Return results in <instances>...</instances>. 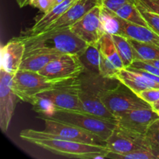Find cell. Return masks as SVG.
Segmentation results:
<instances>
[{"label":"cell","instance_id":"obj_1","mask_svg":"<svg viewBox=\"0 0 159 159\" xmlns=\"http://www.w3.org/2000/svg\"><path fill=\"white\" fill-rule=\"evenodd\" d=\"M20 137L24 141L48 150L54 155L74 158H106L110 150L106 146L85 144L63 139L43 130L26 129L20 131Z\"/></svg>","mask_w":159,"mask_h":159},{"label":"cell","instance_id":"obj_2","mask_svg":"<svg viewBox=\"0 0 159 159\" xmlns=\"http://www.w3.org/2000/svg\"><path fill=\"white\" fill-rule=\"evenodd\" d=\"M20 38L26 47L25 56L34 54H75L80 55L87 47L85 41L78 37L69 28L55 30L34 36Z\"/></svg>","mask_w":159,"mask_h":159},{"label":"cell","instance_id":"obj_3","mask_svg":"<svg viewBox=\"0 0 159 159\" xmlns=\"http://www.w3.org/2000/svg\"><path fill=\"white\" fill-rule=\"evenodd\" d=\"M78 79L80 85L79 99L83 112L116 124V117L102 103V96L107 90L115 86L119 80L107 79L85 71Z\"/></svg>","mask_w":159,"mask_h":159},{"label":"cell","instance_id":"obj_4","mask_svg":"<svg viewBox=\"0 0 159 159\" xmlns=\"http://www.w3.org/2000/svg\"><path fill=\"white\" fill-rule=\"evenodd\" d=\"M63 82L49 79L39 72L19 70L12 78V89L19 99L30 103L34 96L53 89Z\"/></svg>","mask_w":159,"mask_h":159},{"label":"cell","instance_id":"obj_5","mask_svg":"<svg viewBox=\"0 0 159 159\" xmlns=\"http://www.w3.org/2000/svg\"><path fill=\"white\" fill-rule=\"evenodd\" d=\"M47 117L77 126L100 137L105 141L116 126V123L82 111L57 110Z\"/></svg>","mask_w":159,"mask_h":159},{"label":"cell","instance_id":"obj_6","mask_svg":"<svg viewBox=\"0 0 159 159\" xmlns=\"http://www.w3.org/2000/svg\"><path fill=\"white\" fill-rule=\"evenodd\" d=\"M102 102L115 117L129 110L152 108L150 104L143 100L120 81L115 86L109 89L103 93Z\"/></svg>","mask_w":159,"mask_h":159},{"label":"cell","instance_id":"obj_7","mask_svg":"<svg viewBox=\"0 0 159 159\" xmlns=\"http://www.w3.org/2000/svg\"><path fill=\"white\" fill-rule=\"evenodd\" d=\"M106 147L110 152L118 155H124L143 148L159 152L158 146L149 141L145 135L134 133L118 125L106 141Z\"/></svg>","mask_w":159,"mask_h":159},{"label":"cell","instance_id":"obj_8","mask_svg":"<svg viewBox=\"0 0 159 159\" xmlns=\"http://www.w3.org/2000/svg\"><path fill=\"white\" fill-rule=\"evenodd\" d=\"M37 118L44 122L43 131L46 133L70 141L106 146V141L100 137L77 126L51 119L43 115H39Z\"/></svg>","mask_w":159,"mask_h":159},{"label":"cell","instance_id":"obj_9","mask_svg":"<svg viewBox=\"0 0 159 159\" xmlns=\"http://www.w3.org/2000/svg\"><path fill=\"white\" fill-rule=\"evenodd\" d=\"M79 79L67 80L54 89L40 93L37 96L51 100L57 110L82 111V102L79 99Z\"/></svg>","mask_w":159,"mask_h":159},{"label":"cell","instance_id":"obj_10","mask_svg":"<svg viewBox=\"0 0 159 159\" xmlns=\"http://www.w3.org/2000/svg\"><path fill=\"white\" fill-rule=\"evenodd\" d=\"M84 71L79 54H64L48 63L39 73L51 79L66 81L78 79Z\"/></svg>","mask_w":159,"mask_h":159},{"label":"cell","instance_id":"obj_11","mask_svg":"<svg viewBox=\"0 0 159 159\" xmlns=\"http://www.w3.org/2000/svg\"><path fill=\"white\" fill-rule=\"evenodd\" d=\"M73 33L87 44L99 43L105 31L101 21V6H95L70 27Z\"/></svg>","mask_w":159,"mask_h":159},{"label":"cell","instance_id":"obj_12","mask_svg":"<svg viewBox=\"0 0 159 159\" xmlns=\"http://www.w3.org/2000/svg\"><path fill=\"white\" fill-rule=\"evenodd\" d=\"M13 75L0 69V128L2 132L8 130L19 99L12 89Z\"/></svg>","mask_w":159,"mask_h":159},{"label":"cell","instance_id":"obj_13","mask_svg":"<svg viewBox=\"0 0 159 159\" xmlns=\"http://www.w3.org/2000/svg\"><path fill=\"white\" fill-rule=\"evenodd\" d=\"M159 116L152 108H141L129 110L116 117V125L127 130L145 135L151 124Z\"/></svg>","mask_w":159,"mask_h":159},{"label":"cell","instance_id":"obj_14","mask_svg":"<svg viewBox=\"0 0 159 159\" xmlns=\"http://www.w3.org/2000/svg\"><path fill=\"white\" fill-rule=\"evenodd\" d=\"M98 5H100L99 0H76L58 19L45 28L41 33L71 27Z\"/></svg>","mask_w":159,"mask_h":159},{"label":"cell","instance_id":"obj_15","mask_svg":"<svg viewBox=\"0 0 159 159\" xmlns=\"http://www.w3.org/2000/svg\"><path fill=\"white\" fill-rule=\"evenodd\" d=\"M25 51V43L20 37L9 40L2 48L1 68L10 74L15 75L20 70Z\"/></svg>","mask_w":159,"mask_h":159},{"label":"cell","instance_id":"obj_16","mask_svg":"<svg viewBox=\"0 0 159 159\" xmlns=\"http://www.w3.org/2000/svg\"><path fill=\"white\" fill-rule=\"evenodd\" d=\"M120 20L123 36L159 48V35L151 28L129 23L120 17Z\"/></svg>","mask_w":159,"mask_h":159},{"label":"cell","instance_id":"obj_17","mask_svg":"<svg viewBox=\"0 0 159 159\" xmlns=\"http://www.w3.org/2000/svg\"><path fill=\"white\" fill-rule=\"evenodd\" d=\"M75 1L76 0H65L53 8L51 11L47 13H43V16L36 19L35 23L33 25L32 27L22 35L34 36L40 34L45 28L58 19Z\"/></svg>","mask_w":159,"mask_h":159},{"label":"cell","instance_id":"obj_18","mask_svg":"<svg viewBox=\"0 0 159 159\" xmlns=\"http://www.w3.org/2000/svg\"><path fill=\"white\" fill-rule=\"evenodd\" d=\"M60 55L61 54L42 53V54H34L25 56L20 65V70L40 72L48 63L52 61Z\"/></svg>","mask_w":159,"mask_h":159},{"label":"cell","instance_id":"obj_19","mask_svg":"<svg viewBox=\"0 0 159 159\" xmlns=\"http://www.w3.org/2000/svg\"><path fill=\"white\" fill-rule=\"evenodd\" d=\"M100 55L99 43L87 44L85 49L79 55L81 61L85 68V71L99 75Z\"/></svg>","mask_w":159,"mask_h":159},{"label":"cell","instance_id":"obj_20","mask_svg":"<svg viewBox=\"0 0 159 159\" xmlns=\"http://www.w3.org/2000/svg\"><path fill=\"white\" fill-rule=\"evenodd\" d=\"M100 53L114 65L118 69H124V66L119 55L114 40L110 34L105 33L99 41Z\"/></svg>","mask_w":159,"mask_h":159},{"label":"cell","instance_id":"obj_21","mask_svg":"<svg viewBox=\"0 0 159 159\" xmlns=\"http://www.w3.org/2000/svg\"><path fill=\"white\" fill-rule=\"evenodd\" d=\"M132 47L134 61L159 60V48L128 38Z\"/></svg>","mask_w":159,"mask_h":159},{"label":"cell","instance_id":"obj_22","mask_svg":"<svg viewBox=\"0 0 159 159\" xmlns=\"http://www.w3.org/2000/svg\"><path fill=\"white\" fill-rule=\"evenodd\" d=\"M115 13L121 19L129 22V23L148 27L147 22L142 16L138 6H137L136 1L126 3Z\"/></svg>","mask_w":159,"mask_h":159},{"label":"cell","instance_id":"obj_23","mask_svg":"<svg viewBox=\"0 0 159 159\" xmlns=\"http://www.w3.org/2000/svg\"><path fill=\"white\" fill-rule=\"evenodd\" d=\"M114 40L119 55L124 64V68H127L134 61L132 47L127 37L118 34H111Z\"/></svg>","mask_w":159,"mask_h":159},{"label":"cell","instance_id":"obj_24","mask_svg":"<svg viewBox=\"0 0 159 159\" xmlns=\"http://www.w3.org/2000/svg\"><path fill=\"white\" fill-rule=\"evenodd\" d=\"M101 21L105 33L122 35L120 20L115 12L101 6Z\"/></svg>","mask_w":159,"mask_h":159},{"label":"cell","instance_id":"obj_25","mask_svg":"<svg viewBox=\"0 0 159 159\" xmlns=\"http://www.w3.org/2000/svg\"><path fill=\"white\" fill-rule=\"evenodd\" d=\"M107 158L129 159H159V152L152 149H139L127 154L118 155L110 152Z\"/></svg>","mask_w":159,"mask_h":159},{"label":"cell","instance_id":"obj_26","mask_svg":"<svg viewBox=\"0 0 159 159\" xmlns=\"http://www.w3.org/2000/svg\"><path fill=\"white\" fill-rule=\"evenodd\" d=\"M30 103L32 105L33 110L39 115L49 116L56 111V107L51 100L40 96H34Z\"/></svg>","mask_w":159,"mask_h":159},{"label":"cell","instance_id":"obj_27","mask_svg":"<svg viewBox=\"0 0 159 159\" xmlns=\"http://www.w3.org/2000/svg\"><path fill=\"white\" fill-rule=\"evenodd\" d=\"M101 54V53H100ZM120 69L114 66L113 63L102 54L100 55V65H99V75L102 77L110 79H116Z\"/></svg>","mask_w":159,"mask_h":159},{"label":"cell","instance_id":"obj_28","mask_svg":"<svg viewBox=\"0 0 159 159\" xmlns=\"http://www.w3.org/2000/svg\"><path fill=\"white\" fill-rule=\"evenodd\" d=\"M137 6H138L142 16L147 22L148 27L151 28L152 30L155 31L157 34L159 35V16L156 13L145 10L141 6H139L138 3H137Z\"/></svg>","mask_w":159,"mask_h":159},{"label":"cell","instance_id":"obj_29","mask_svg":"<svg viewBox=\"0 0 159 159\" xmlns=\"http://www.w3.org/2000/svg\"><path fill=\"white\" fill-rule=\"evenodd\" d=\"M145 136L154 144L159 147V118L151 124L147 130Z\"/></svg>","mask_w":159,"mask_h":159},{"label":"cell","instance_id":"obj_30","mask_svg":"<svg viewBox=\"0 0 159 159\" xmlns=\"http://www.w3.org/2000/svg\"><path fill=\"white\" fill-rule=\"evenodd\" d=\"M140 98L150 105L159 100V89H148L143 90L138 94Z\"/></svg>","mask_w":159,"mask_h":159},{"label":"cell","instance_id":"obj_31","mask_svg":"<svg viewBox=\"0 0 159 159\" xmlns=\"http://www.w3.org/2000/svg\"><path fill=\"white\" fill-rule=\"evenodd\" d=\"M136 0H102L100 6L113 12H116L123 6L130 2H134Z\"/></svg>","mask_w":159,"mask_h":159},{"label":"cell","instance_id":"obj_32","mask_svg":"<svg viewBox=\"0 0 159 159\" xmlns=\"http://www.w3.org/2000/svg\"><path fill=\"white\" fill-rule=\"evenodd\" d=\"M30 6L37 8L43 13H47L54 7V0H32Z\"/></svg>","mask_w":159,"mask_h":159},{"label":"cell","instance_id":"obj_33","mask_svg":"<svg viewBox=\"0 0 159 159\" xmlns=\"http://www.w3.org/2000/svg\"><path fill=\"white\" fill-rule=\"evenodd\" d=\"M129 68H136V69L144 70V71H148V72L152 73V74L155 75L159 76V68H157V67L151 65V64L147 63V62L143 61H134L132 63V65H130Z\"/></svg>","mask_w":159,"mask_h":159},{"label":"cell","instance_id":"obj_34","mask_svg":"<svg viewBox=\"0 0 159 159\" xmlns=\"http://www.w3.org/2000/svg\"><path fill=\"white\" fill-rule=\"evenodd\" d=\"M143 9L159 15V0H136Z\"/></svg>","mask_w":159,"mask_h":159},{"label":"cell","instance_id":"obj_35","mask_svg":"<svg viewBox=\"0 0 159 159\" xmlns=\"http://www.w3.org/2000/svg\"><path fill=\"white\" fill-rule=\"evenodd\" d=\"M151 107H152V110H153L154 111H155V113H156L159 116V100L153 102V103L151 105Z\"/></svg>","mask_w":159,"mask_h":159},{"label":"cell","instance_id":"obj_36","mask_svg":"<svg viewBox=\"0 0 159 159\" xmlns=\"http://www.w3.org/2000/svg\"><path fill=\"white\" fill-rule=\"evenodd\" d=\"M144 62H147V63L151 64V65H154V66L157 67L159 68V60H153V61H145Z\"/></svg>","mask_w":159,"mask_h":159},{"label":"cell","instance_id":"obj_37","mask_svg":"<svg viewBox=\"0 0 159 159\" xmlns=\"http://www.w3.org/2000/svg\"><path fill=\"white\" fill-rule=\"evenodd\" d=\"M65 0H54V7H55L56 6H57L58 4H60V3H61L62 2H64Z\"/></svg>","mask_w":159,"mask_h":159},{"label":"cell","instance_id":"obj_38","mask_svg":"<svg viewBox=\"0 0 159 159\" xmlns=\"http://www.w3.org/2000/svg\"><path fill=\"white\" fill-rule=\"evenodd\" d=\"M32 1V0H26V3H25V6H28V5H30V2Z\"/></svg>","mask_w":159,"mask_h":159},{"label":"cell","instance_id":"obj_39","mask_svg":"<svg viewBox=\"0 0 159 159\" xmlns=\"http://www.w3.org/2000/svg\"><path fill=\"white\" fill-rule=\"evenodd\" d=\"M101 1H102V0H99V4H100V3H101Z\"/></svg>","mask_w":159,"mask_h":159},{"label":"cell","instance_id":"obj_40","mask_svg":"<svg viewBox=\"0 0 159 159\" xmlns=\"http://www.w3.org/2000/svg\"><path fill=\"white\" fill-rule=\"evenodd\" d=\"M158 16H159V15H158Z\"/></svg>","mask_w":159,"mask_h":159}]
</instances>
